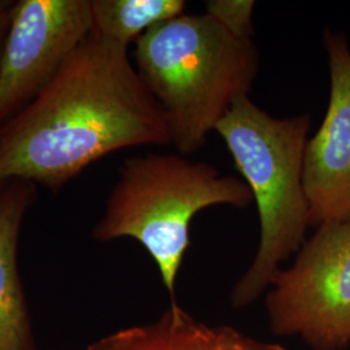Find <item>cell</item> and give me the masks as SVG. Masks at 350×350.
Masks as SVG:
<instances>
[{
    "label": "cell",
    "instance_id": "11",
    "mask_svg": "<svg viewBox=\"0 0 350 350\" xmlns=\"http://www.w3.org/2000/svg\"><path fill=\"white\" fill-rule=\"evenodd\" d=\"M253 0H209L205 11L232 36L252 39L253 36Z\"/></svg>",
    "mask_w": 350,
    "mask_h": 350
},
{
    "label": "cell",
    "instance_id": "10",
    "mask_svg": "<svg viewBox=\"0 0 350 350\" xmlns=\"http://www.w3.org/2000/svg\"><path fill=\"white\" fill-rule=\"evenodd\" d=\"M185 10V0H91L92 34L129 47L150 27Z\"/></svg>",
    "mask_w": 350,
    "mask_h": 350
},
{
    "label": "cell",
    "instance_id": "7",
    "mask_svg": "<svg viewBox=\"0 0 350 350\" xmlns=\"http://www.w3.org/2000/svg\"><path fill=\"white\" fill-rule=\"evenodd\" d=\"M329 99L325 118L304 157L310 226L350 221V46L342 31L325 27Z\"/></svg>",
    "mask_w": 350,
    "mask_h": 350
},
{
    "label": "cell",
    "instance_id": "5",
    "mask_svg": "<svg viewBox=\"0 0 350 350\" xmlns=\"http://www.w3.org/2000/svg\"><path fill=\"white\" fill-rule=\"evenodd\" d=\"M266 310L275 335L300 336L313 350L349 347L350 221L317 227L269 287Z\"/></svg>",
    "mask_w": 350,
    "mask_h": 350
},
{
    "label": "cell",
    "instance_id": "4",
    "mask_svg": "<svg viewBox=\"0 0 350 350\" xmlns=\"http://www.w3.org/2000/svg\"><path fill=\"white\" fill-rule=\"evenodd\" d=\"M250 202L252 192L241 178L222 175L211 163L174 153L133 156L121 165L92 237L99 241L135 239L157 265L176 304V278L191 244L193 217L215 205L241 209Z\"/></svg>",
    "mask_w": 350,
    "mask_h": 350
},
{
    "label": "cell",
    "instance_id": "8",
    "mask_svg": "<svg viewBox=\"0 0 350 350\" xmlns=\"http://www.w3.org/2000/svg\"><path fill=\"white\" fill-rule=\"evenodd\" d=\"M86 350H287L280 344L248 336L231 325L195 319L178 302L153 323L118 329Z\"/></svg>",
    "mask_w": 350,
    "mask_h": 350
},
{
    "label": "cell",
    "instance_id": "6",
    "mask_svg": "<svg viewBox=\"0 0 350 350\" xmlns=\"http://www.w3.org/2000/svg\"><path fill=\"white\" fill-rule=\"evenodd\" d=\"M91 33V0L12 4L0 62V125L50 85Z\"/></svg>",
    "mask_w": 350,
    "mask_h": 350
},
{
    "label": "cell",
    "instance_id": "12",
    "mask_svg": "<svg viewBox=\"0 0 350 350\" xmlns=\"http://www.w3.org/2000/svg\"><path fill=\"white\" fill-rule=\"evenodd\" d=\"M11 3H1L0 1V62H1V53L4 49V42L8 33L10 27V20H11Z\"/></svg>",
    "mask_w": 350,
    "mask_h": 350
},
{
    "label": "cell",
    "instance_id": "13",
    "mask_svg": "<svg viewBox=\"0 0 350 350\" xmlns=\"http://www.w3.org/2000/svg\"><path fill=\"white\" fill-rule=\"evenodd\" d=\"M349 46H350V42H349Z\"/></svg>",
    "mask_w": 350,
    "mask_h": 350
},
{
    "label": "cell",
    "instance_id": "3",
    "mask_svg": "<svg viewBox=\"0 0 350 350\" xmlns=\"http://www.w3.org/2000/svg\"><path fill=\"white\" fill-rule=\"evenodd\" d=\"M310 126L309 114L276 118L244 96L214 130L250 187L260 219L256 256L231 292L235 309L258 300L280 265L305 243L310 206L304 187V157Z\"/></svg>",
    "mask_w": 350,
    "mask_h": 350
},
{
    "label": "cell",
    "instance_id": "1",
    "mask_svg": "<svg viewBox=\"0 0 350 350\" xmlns=\"http://www.w3.org/2000/svg\"><path fill=\"white\" fill-rule=\"evenodd\" d=\"M170 144L166 117L127 47L91 33L50 85L0 125V185L57 191L109 153Z\"/></svg>",
    "mask_w": 350,
    "mask_h": 350
},
{
    "label": "cell",
    "instance_id": "2",
    "mask_svg": "<svg viewBox=\"0 0 350 350\" xmlns=\"http://www.w3.org/2000/svg\"><path fill=\"white\" fill-rule=\"evenodd\" d=\"M135 69L166 117L179 154L200 150L260 68L252 39L232 36L209 14L183 13L135 42Z\"/></svg>",
    "mask_w": 350,
    "mask_h": 350
},
{
    "label": "cell",
    "instance_id": "9",
    "mask_svg": "<svg viewBox=\"0 0 350 350\" xmlns=\"http://www.w3.org/2000/svg\"><path fill=\"white\" fill-rule=\"evenodd\" d=\"M33 189L24 180L0 185V350H36L17 267L21 222Z\"/></svg>",
    "mask_w": 350,
    "mask_h": 350
}]
</instances>
